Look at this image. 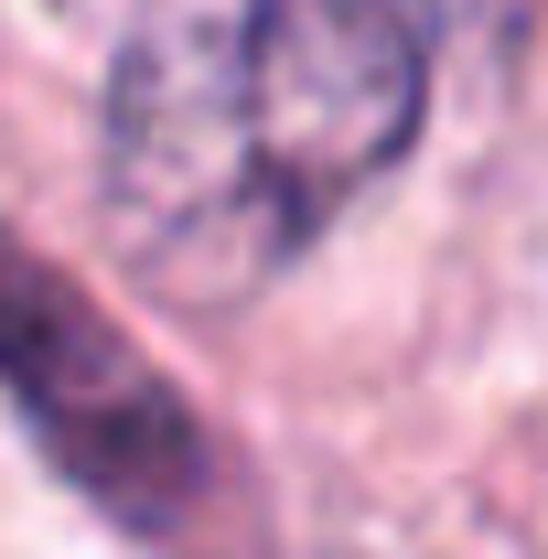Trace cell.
I'll return each instance as SVG.
<instances>
[{
  "label": "cell",
  "mask_w": 548,
  "mask_h": 559,
  "mask_svg": "<svg viewBox=\"0 0 548 559\" xmlns=\"http://www.w3.org/2000/svg\"><path fill=\"white\" fill-rule=\"evenodd\" d=\"M97 215L119 270L172 312H237L301 259L312 205L259 130L237 0H162L130 22L108 66Z\"/></svg>",
  "instance_id": "1"
},
{
  "label": "cell",
  "mask_w": 548,
  "mask_h": 559,
  "mask_svg": "<svg viewBox=\"0 0 548 559\" xmlns=\"http://www.w3.org/2000/svg\"><path fill=\"white\" fill-rule=\"evenodd\" d=\"M0 399L44 441V463L130 538L172 559H237V516H248L237 463L215 452L194 399L55 259L11 237V215H0Z\"/></svg>",
  "instance_id": "2"
},
{
  "label": "cell",
  "mask_w": 548,
  "mask_h": 559,
  "mask_svg": "<svg viewBox=\"0 0 548 559\" xmlns=\"http://www.w3.org/2000/svg\"><path fill=\"white\" fill-rule=\"evenodd\" d=\"M248 97L312 226L366 194L430 119V44L377 0H237Z\"/></svg>",
  "instance_id": "3"
},
{
  "label": "cell",
  "mask_w": 548,
  "mask_h": 559,
  "mask_svg": "<svg viewBox=\"0 0 548 559\" xmlns=\"http://www.w3.org/2000/svg\"><path fill=\"white\" fill-rule=\"evenodd\" d=\"M377 11H398V22H409L430 55H441V44L505 55V44H516V11H527V0H377Z\"/></svg>",
  "instance_id": "4"
}]
</instances>
